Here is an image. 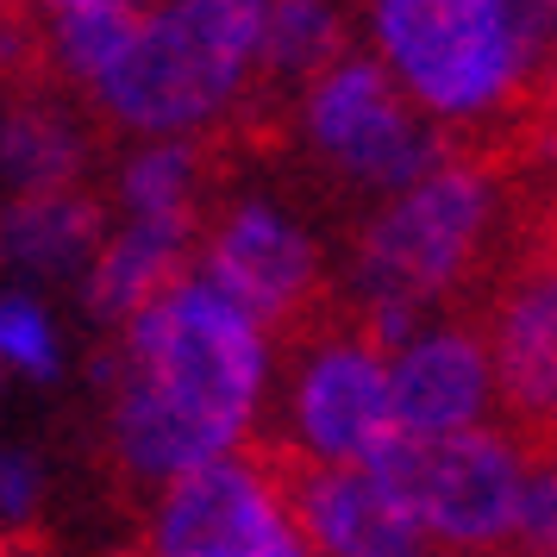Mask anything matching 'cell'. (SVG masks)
<instances>
[{
	"mask_svg": "<svg viewBox=\"0 0 557 557\" xmlns=\"http://www.w3.org/2000/svg\"><path fill=\"white\" fill-rule=\"evenodd\" d=\"M270 363L282 382V438L326 463H376L401 426H395V338L332 282L320 301L270 332Z\"/></svg>",
	"mask_w": 557,
	"mask_h": 557,
	"instance_id": "277c9868",
	"label": "cell"
},
{
	"mask_svg": "<svg viewBox=\"0 0 557 557\" xmlns=\"http://www.w3.org/2000/svg\"><path fill=\"white\" fill-rule=\"evenodd\" d=\"M295 145L313 195L357 220L451 163V138L426 126V107L382 70V57H345L307 88Z\"/></svg>",
	"mask_w": 557,
	"mask_h": 557,
	"instance_id": "8992f818",
	"label": "cell"
},
{
	"mask_svg": "<svg viewBox=\"0 0 557 557\" xmlns=\"http://www.w3.org/2000/svg\"><path fill=\"white\" fill-rule=\"evenodd\" d=\"M513 557H557V445L552 451H527V488H520Z\"/></svg>",
	"mask_w": 557,
	"mask_h": 557,
	"instance_id": "e0dca14e",
	"label": "cell"
},
{
	"mask_svg": "<svg viewBox=\"0 0 557 557\" xmlns=\"http://www.w3.org/2000/svg\"><path fill=\"white\" fill-rule=\"evenodd\" d=\"M382 70L451 138V163L520 170V113L557 51V0H370Z\"/></svg>",
	"mask_w": 557,
	"mask_h": 557,
	"instance_id": "7a4b0ae2",
	"label": "cell"
},
{
	"mask_svg": "<svg viewBox=\"0 0 557 557\" xmlns=\"http://www.w3.org/2000/svg\"><path fill=\"white\" fill-rule=\"evenodd\" d=\"M407 513L420 520L426 545L451 557H507L520 527V488H527V445L513 432L470 426L445 438H395L370 463Z\"/></svg>",
	"mask_w": 557,
	"mask_h": 557,
	"instance_id": "52a82bcc",
	"label": "cell"
},
{
	"mask_svg": "<svg viewBox=\"0 0 557 557\" xmlns=\"http://www.w3.org/2000/svg\"><path fill=\"white\" fill-rule=\"evenodd\" d=\"M145 20H151V0H88V7L57 13L51 38H45V70H51V82L95 88L138 45Z\"/></svg>",
	"mask_w": 557,
	"mask_h": 557,
	"instance_id": "5bb4252c",
	"label": "cell"
},
{
	"mask_svg": "<svg viewBox=\"0 0 557 557\" xmlns=\"http://www.w3.org/2000/svg\"><path fill=\"white\" fill-rule=\"evenodd\" d=\"M195 263H201V213H132L126 232L107 238L95 282H88V301L101 320L132 326L163 288L195 276Z\"/></svg>",
	"mask_w": 557,
	"mask_h": 557,
	"instance_id": "4fadbf2b",
	"label": "cell"
},
{
	"mask_svg": "<svg viewBox=\"0 0 557 557\" xmlns=\"http://www.w3.org/2000/svg\"><path fill=\"white\" fill-rule=\"evenodd\" d=\"M502 420L527 451L557 445V263L520 270L482 313Z\"/></svg>",
	"mask_w": 557,
	"mask_h": 557,
	"instance_id": "8fae6325",
	"label": "cell"
},
{
	"mask_svg": "<svg viewBox=\"0 0 557 557\" xmlns=\"http://www.w3.org/2000/svg\"><path fill=\"white\" fill-rule=\"evenodd\" d=\"M7 245L38 270H70L101 245V201L76 188H45L7 213Z\"/></svg>",
	"mask_w": 557,
	"mask_h": 557,
	"instance_id": "9a60e30c",
	"label": "cell"
},
{
	"mask_svg": "<svg viewBox=\"0 0 557 557\" xmlns=\"http://www.w3.org/2000/svg\"><path fill=\"white\" fill-rule=\"evenodd\" d=\"M0 357L26 363V370H51V332H45V313L32 301H0Z\"/></svg>",
	"mask_w": 557,
	"mask_h": 557,
	"instance_id": "ac0fdd59",
	"label": "cell"
},
{
	"mask_svg": "<svg viewBox=\"0 0 557 557\" xmlns=\"http://www.w3.org/2000/svg\"><path fill=\"white\" fill-rule=\"evenodd\" d=\"M495 413H502V388H495V351L482 320L470 313L438 320L395 351V426L407 438L470 432L488 426Z\"/></svg>",
	"mask_w": 557,
	"mask_h": 557,
	"instance_id": "7c38bea8",
	"label": "cell"
},
{
	"mask_svg": "<svg viewBox=\"0 0 557 557\" xmlns=\"http://www.w3.org/2000/svg\"><path fill=\"white\" fill-rule=\"evenodd\" d=\"M0 170L26 182L32 195L45 188H76L82 170V132L57 113L51 101H20L0 113Z\"/></svg>",
	"mask_w": 557,
	"mask_h": 557,
	"instance_id": "2e32d148",
	"label": "cell"
},
{
	"mask_svg": "<svg viewBox=\"0 0 557 557\" xmlns=\"http://www.w3.org/2000/svg\"><path fill=\"white\" fill-rule=\"evenodd\" d=\"M151 557H307L245 451L176 476L151 507Z\"/></svg>",
	"mask_w": 557,
	"mask_h": 557,
	"instance_id": "30bf717a",
	"label": "cell"
},
{
	"mask_svg": "<svg viewBox=\"0 0 557 557\" xmlns=\"http://www.w3.org/2000/svg\"><path fill=\"white\" fill-rule=\"evenodd\" d=\"M238 451L276 488L307 557H426V532L407 502L363 463H326L282 438H245Z\"/></svg>",
	"mask_w": 557,
	"mask_h": 557,
	"instance_id": "ba28073f",
	"label": "cell"
},
{
	"mask_svg": "<svg viewBox=\"0 0 557 557\" xmlns=\"http://www.w3.org/2000/svg\"><path fill=\"white\" fill-rule=\"evenodd\" d=\"M502 238V176L445 163L357 220L351 270L338 288L401 345V332H420V320H457L470 307L488 313L520 270V251Z\"/></svg>",
	"mask_w": 557,
	"mask_h": 557,
	"instance_id": "3957f363",
	"label": "cell"
},
{
	"mask_svg": "<svg viewBox=\"0 0 557 557\" xmlns=\"http://www.w3.org/2000/svg\"><path fill=\"white\" fill-rule=\"evenodd\" d=\"M270 351L263 326L226 288L195 270L163 288L126 326V363L113 388V457L132 488H170L176 476L251 438Z\"/></svg>",
	"mask_w": 557,
	"mask_h": 557,
	"instance_id": "6da1fadb",
	"label": "cell"
},
{
	"mask_svg": "<svg viewBox=\"0 0 557 557\" xmlns=\"http://www.w3.org/2000/svg\"><path fill=\"white\" fill-rule=\"evenodd\" d=\"M270 0H163L88 101L120 132H195L245 101Z\"/></svg>",
	"mask_w": 557,
	"mask_h": 557,
	"instance_id": "5b68a950",
	"label": "cell"
},
{
	"mask_svg": "<svg viewBox=\"0 0 557 557\" xmlns=\"http://www.w3.org/2000/svg\"><path fill=\"white\" fill-rule=\"evenodd\" d=\"M45 7H57V13H70V7H88V0H45Z\"/></svg>",
	"mask_w": 557,
	"mask_h": 557,
	"instance_id": "d6986e66",
	"label": "cell"
},
{
	"mask_svg": "<svg viewBox=\"0 0 557 557\" xmlns=\"http://www.w3.org/2000/svg\"><path fill=\"white\" fill-rule=\"evenodd\" d=\"M195 270L213 288H226L263 332H282L332 288L320 276V245L307 238L301 220H288L276 201H251V195L226 207H201V263Z\"/></svg>",
	"mask_w": 557,
	"mask_h": 557,
	"instance_id": "9c48e42d",
	"label": "cell"
}]
</instances>
